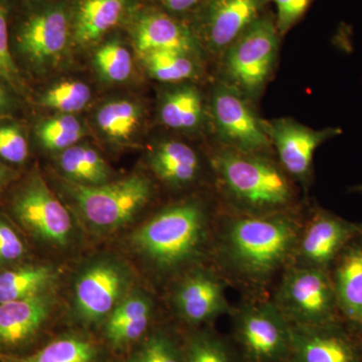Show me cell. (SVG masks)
Returning a JSON list of instances; mask_svg holds the SVG:
<instances>
[{"label":"cell","mask_w":362,"mask_h":362,"mask_svg":"<svg viewBox=\"0 0 362 362\" xmlns=\"http://www.w3.org/2000/svg\"><path fill=\"white\" fill-rule=\"evenodd\" d=\"M305 206L283 213L249 216L221 209L214 228L211 264L242 298L270 297L293 265Z\"/></svg>","instance_id":"obj_1"},{"label":"cell","mask_w":362,"mask_h":362,"mask_svg":"<svg viewBox=\"0 0 362 362\" xmlns=\"http://www.w3.org/2000/svg\"><path fill=\"white\" fill-rule=\"evenodd\" d=\"M220 211L213 189L192 192L152 214L126 243L151 282L164 289L185 272L209 264Z\"/></svg>","instance_id":"obj_2"},{"label":"cell","mask_w":362,"mask_h":362,"mask_svg":"<svg viewBox=\"0 0 362 362\" xmlns=\"http://www.w3.org/2000/svg\"><path fill=\"white\" fill-rule=\"evenodd\" d=\"M213 190L228 213L262 216L303 206V192L273 154L238 151L216 145L207 156Z\"/></svg>","instance_id":"obj_3"},{"label":"cell","mask_w":362,"mask_h":362,"mask_svg":"<svg viewBox=\"0 0 362 362\" xmlns=\"http://www.w3.org/2000/svg\"><path fill=\"white\" fill-rule=\"evenodd\" d=\"M66 194L86 230L106 237L130 225L153 202L156 187L142 173L111 180L97 187L66 183Z\"/></svg>","instance_id":"obj_4"},{"label":"cell","mask_w":362,"mask_h":362,"mask_svg":"<svg viewBox=\"0 0 362 362\" xmlns=\"http://www.w3.org/2000/svg\"><path fill=\"white\" fill-rule=\"evenodd\" d=\"M73 0H28L11 35V49L35 75L62 65L74 45Z\"/></svg>","instance_id":"obj_5"},{"label":"cell","mask_w":362,"mask_h":362,"mask_svg":"<svg viewBox=\"0 0 362 362\" xmlns=\"http://www.w3.org/2000/svg\"><path fill=\"white\" fill-rule=\"evenodd\" d=\"M280 40L275 18L264 13L221 57L218 78L255 103L275 71Z\"/></svg>","instance_id":"obj_6"},{"label":"cell","mask_w":362,"mask_h":362,"mask_svg":"<svg viewBox=\"0 0 362 362\" xmlns=\"http://www.w3.org/2000/svg\"><path fill=\"white\" fill-rule=\"evenodd\" d=\"M228 316L243 362H291L292 325L270 297L242 298Z\"/></svg>","instance_id":"obj_7"},{"label":"cell","mask_w":362,"mask_h":362,"mask_svg":"<svg viewBox=\"0 0 362 362\" xmlns=\"http://www.w3.org/2000/svg\"><path fill=\"white\" fill-rule=\"evenodd\" d=\"M9 211L14 223L42 246L65 251L75 245L78 233L73 216L37 169L16 188Z\"/></svg>","instance_id":"obj_8"},{"label":"cell","mask_w":362,"mask_h":362,"mask_svg":"<svg viewBox=\"0 0 362 362\" xmlns=\"http://www.w3.org/2000/svg\"><path fill=\"white\" fill-rule=\"evenodd\" d=\"M135 277L127 263L113 255H99L81 267L74 280L73 314L85 327H101L127 296Z\"/></svg>","instance_id":"obj_9"},{"label":"cell","mask_w":362,"mask_h":362,"mask_svg":"<svg viewBox=\"0 0 362 362\" xmlns=\"http://www.w3.org/2000/svg\"><path fill=\"white\" fill-rule=\"evenodd\" d=\"M270 298L293 326H317L343 319L330 272L290 266L279 278Z\"/></svg>","instance_id":"obj_10"},{"label":"cell","mask_w":362,"mask_h":362,"mask_svg":"<svg viewBox=\"0 0 362 362\" xmlns=\"http://www.w3.org/2000/svg\"><path fill=\"white\" fill-rule=\"evenodd\" d=\"M228 285L211 264L194 267L181 274L165 288V301L173 321L183 329L214 325L230 315Z\"/></svg>","instance_id":"obj_11"},{"label":"cell","mask_w":362,"mask_h":362,"mask_svg":"<svg viewBox=\"0 0 362 362\" xmlns=\"http://www.w3.org/2000/svg\"><path fill=\"white\" fill-rule=\"evenodd\" d=\"M254 104L239 90L216 78L209 100L211 127L216 145L275 156L265 129V119L259 116Z\"/></svg>","instance_id":"obj_12"},{"label":"cell","mask_w":362,"mask_h":362,"mask_svg":"<svg viewBox=\"0 0 362 362\" xmlns=\"http://www.w3.org/2000/svg\"><path fill=\"white\" fill-rule=\"evenodd\" d=\"M362 237V221H351L318 204L305 206L293 265L330 271L352 240Z\"/></svg>","instance_id":"obj_13"},{"label":"cell","mask_w":362,"mask_h":362,"mask_svg":"<svg viewBox=\"0 0 362 362\" xmlns=\"http://www.w3.org/2000/svg\"><path fill=\"white\" fill-rule=\"evenodd\" d=\"M269 0H206L187 21L204 54L221 61L257 18L265 13Z\"/></svg>","instance_id":"obj_14"},{"label":"cell","mask_w":362,"mask_h":362,"mask_svg":"<svg viewBox=\"0 0 362 362\" xmlns=\"http://www.w3.org/2000/svg\"><path fill=\"white\" fill-rule=\"evenodd\" d=\"M265 129L276 159L306 195L313 182L317 149L339 135L341 130L333 127L313 129L291 117L265 120Z\"/></svg>","instance_id":"obj_15"},{"label":"cell","mask_w":362,"mask_h":362,"mask_svg":"<svg viewBox=\"0 0 362 362\" xmlns=\"http://www.w3.org/2000/svg\"><path fill=\"white\" fill-rule=\"evenodd\" d=\"M124 26L139 57L168 51L206 56L187 21L144 2L133 11Z\"/></svg>","instance_id":"obj_16"},{"label":"cell","mask_w":362,"mask_h":362,"mask_svg":"<svg viewBox=\"0 0 362 362\" xmlns=\"http://www.w3.org/2000/svg\"><path fill=\"white\" fill-rule=\"evenodd\" d=\"M291 362H362V332L344 319L292 325Z\"/></svg>","instance_id":"obj_17"},{"label":"cell","mask_w":362,"mask_h":362,"mask_svg":"<svg viewBox=\"0 0 362 362\" xmlns=\"http://www.w3.org/2000/svg\"><path fill=\"white\" fill-rule=\"evenodd\" d=\"M57 307L54 291L0 304V354H21L42 334Z\"/></svg>","instance_id":"obj_18"},{"label":"cell","mask_w":362,"mask_h":362,"mask_svg":"<svg viewBox=\"0 0 362 362\" xmlns=\"http://www.w3.org/2000/svg\"><path fill=\"white\" fill-rule=\"evenodd\" d=\"M160 322L156 297L137 286L102 324L104 344L115 352L128 351Z\"/></svg>","instance_id":"obj_19"},{"label":"cell","mask_w":362,"mask_h":362,"mask_svg":"<svg viewBox=\"0 0 362 362\" xmlns=\"http://www.w3.org/2000/svg\"><path fill=\"white\" fill-rule=\"evenodd\" d=\"M147 164L156 180L175 192L194 189L206 171L211 173L209 158L204 160L194 147L177 139L157 142L149 151Z\"/></svg>","instance_id":"obj_20"},{"label":"cell","mask_w":362,"mask_h":362,"mask_svg":"<svg viewBox=\"0 0 362 362\" xmlns=\"http://www.w3.org/2000/svg\"><path fill=\"white\" fill-rule=\"evenodd\" d=\"M142 0H73L71 25L74 45L99 44L112 30L125 25Z\"/></svg>","instance_id":"obj_21"},{"label":"cell","mask_w":362,"mask_h":362,"mask_svg":"<svg viewBox=\"0 0 362 362\" xmlns=\"http://www.w3.org/2000/svg\"><path fill=\"white\" fill-rule=\"evenodd\" d=\"M158 117L162 125L176 132L194 134L211 125L209 103L194 83L170 85L161 94Z\"/></svg>","instance_id":"obj_22"},{"label":"cell","mask_w":362,"mask_h":362,"mask_svg":"<svg viewBox=\"0 0 362 362\" xmlns=\"http://www.w3.org/2000/svg\"><path fill=\"white\" fill-rule=\"evenodd\" d=\"M329 272L342 318L362 332V237L343 250Z\"/></svg>","instance_id":"obj_23"},{"label":"cell","mask_w":362,"mask_h":362,"mask_svg":"<svg viewBox=\"0 0 362 362\" xmlns=\"http://www.w3.org/2000/svg\"><path fill=\"white\" fill-rule=\"evenodd\" d=\"M0 362H105L104 346L88 333L59 335L30 354H0Z\"/></svg>","instance_id":"obj_24"},{"label":"cell","mask_w":362,"mask_h":362,"mask_svg":"<svg viewBox=\"0 0 362 362\" xmlns=\"http://www.w3.org/2000/svg\"><path fill=\"white\" fill-rule=\"evenodd\" d=\"M59 273L47 263H26L0 269V304L52 292Z\"/></svg>","instance_id":"obj_25"},{"label":"cell","mask_w":362,"mask_h":362,"mask_svg":"<svg viewBox=\"0 0 362 362\" xmlns=\"http://www.w3.org/2000/svg\"><path fill=\"white\" fill-rule=\"evenodd\" d=\"M149 77L175 85L194 82L204 74V54L185 52H156L140 57Z\"/></svg>","instance_id":"obj_26"},{"label":"cell","mask_w":362,"mask_h":362,"mask_svg":"<svg viewBox=\"0 0 362 362\" xmlns=\"http://www.w3.org/2000/svg\"><path fill=\"white\" fill-rule=\"evenodd\" d=\"M58 168L69 182L97 187L112 180V170L101 154L87 145H74L58 157Z\"/></svg>","instance_id":"obj_27"},{"label":"cell","mask_w":362,"mask_h":362,"mask_svg":"<svg viewBox=\"0 0 362 362\" xmlns=\"http://www.w3.org/2000/svg\"><path fill=\"white\" fill-rule=\"evenodd\" d=\"M141 106L128 99L106 102L98 109L95 122L107 140L115 144H129L141 128Z\"/></svg>","instance_id":"obj_28"},{"label":"cell","mask_w":362,"mask_h":362,"mask_svg":"<svg viewBox=\"0 0 362 362\" xmlns=\"http://www.w3.org/2000/svg\"><path fill=\"white\" fill-rule=\"evenodd\" d=\"M183 337L175 321H162L130 350L126 362H183Z\"/></svg>","instance_id":"obj_29"},{"label":"cell","mask_w":362,"mask_h":362,"mask_svg":"<svg viewBox=\"0 0 362 362\" xmlns=\"http://www.w3.org/2000/svg\"><path fill=\"white\" fill-rule=\"evenodd\" d=\"M183 330V362H243L230 337L214 325Z\"/></svg>","instance_id":"obj_30"},{"label":"cell","mask_w":362,"mask_h":362,"mask_svg":"<svg viewBox=\"0 0 362 362\" xmlns=\"http://www.w3.org/2000/svg\"><path fill=\"white\" fill-rule=\"evenodd\" d=\"M35 135L45 149L62 152L78 144L86 135V128L75 115L58 114L40 121Z\"/></svg>","instance_id":"obj_31"},{"label":"cell","mask_w":362,"mask_h":362,"mask_svg":"<svg viewBox=\"0 0 362 362\" xmlns=\"http://www.w3.org/2000/svg\"><path fill=\"white\" fill-rule=\"evenodd\" d=\"M93 64L100 77L106 82L118 84L126 82L132 75V56L119 39L102 42L94 52Z\"/></svg>","instance_id":"obj_32"},{"label":"cell","mask_w":362,"mask_h":362,"mask_svg":"<svg viewBox=\"0 0 362 362\" xmlns=\"http://www.w3.org/2000/svg\"><path fill=\"white\" fill-rule=\"evenodd\" d=\"M92 99V90L80 81H64L51 86L40 95L37 104L59 114H71L84 110Z\"/></svg>","instance_id":"obj_33"},{"label":"cell","mask_w":362,"mask_h":362,"mask_svg":"<svg viewBox=\"0 0 362 362\" xmlns=\"http://www.w3.org/2000/svg\"><path fill=\"white\" fill-rule=\"evenodd\" d=\"M9 16L11 2L0 0V78L14 92L23 94L25 92V82L11 49Z\"/></svg>","instance_id":"obj_34"},{"label":"cell","mask_w":362,"mask_h":362,"mask_svg":"<svg viewBox=\"0 0 362 362\" xmlns=\"http://www.w3.org/2000/svg\"><path fill=\"white\" fill-rule=\"evenodd\" d=\"M28 143L20 125L0 122V161L21 165L28 160Z\"/></svg>","instance_id":"obj_35"},{"label":"cell","mask_w":362,"mask_h":362,"mask_svg":"<svg viewBox=\"0 0 362 362\" xmlns=\"http://www.w3.org/2000/svg\"><path fill=\"white\" fill-rule=\"evenodd\" d=\"M28 247L20 230L0 214V269L25 262Z\"/></svg>","instance_id":"obj_36"},{"label":"cell","mask_w":362,"mask_h":362,"mask_svg":"<svg viewBox=\"0 0 362 362\" xmlns=\"http://www.w3.org/2000/svg\"><path fill=\"white\" fill-rule=\"evenodd\" d=\"M270 1L277 7L276 25L282 37L304 16L312 0H269Z\"/></svg>","instance_id":"obj_37"},{"label":"cell","mask_w":362,"mask_h":362,"mask_svg":"<svg viewBox=\"0 0 362 362\" xmlns=\"http://www.w3.org/2000/svg\"><path fill=\"white\" fill-rule=\"evenodd\" d=\"M148 4L170 14L180 20L187 21L206 0H145Z\"/></svg>","instance_id":"obj_38"},{"label":"cell","mask_w":362,"mask_h":362,"mask_svg":"<svg viewBox=\"0 0 362 362\" xmlns=\"http://www.w3.org/2000/svg\"><path fill=\"white\" fill-rule=\"evenodd\" d=\"M13 92L14 90L0 78V122L8 118L16 108Z\"/></svg>","instance_id":"obj_39"},{"label":"cell","mask_w":362,"mask_h":362,"mask_svg":"<svg viewBox=\"0 0 362 362\" xmlns=\"http://www.w3.org/2000/svg\"><path fill=\"white\" fill-rule=\"evenodd\" d=\"M14 173L4 162L0 161V194L13 180Z\"/></svg>","instance_id":"obj_40"},{"label":"cell","mask_w":362,"mask_h":362,"mask_svg":"<svg viewBox=\"0 0 362 362\" xmlns=\"http://www.w3.org/2000/svg\"><path fill=\"white\" fill-rule=\"evenodd\" d=\"M352 192L362 195V183L351 188Z\"/></svg>","instance_id":"obj_41"}]
</instances>
